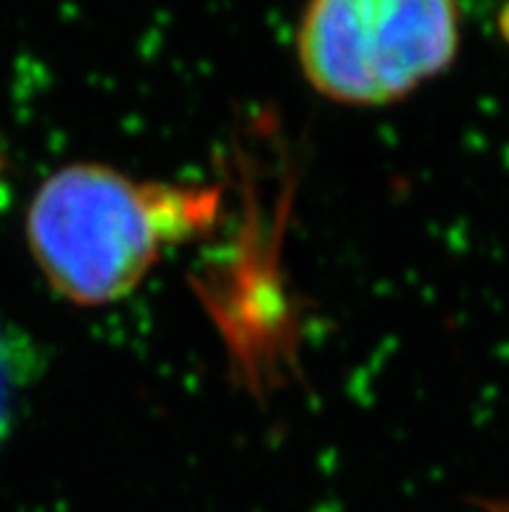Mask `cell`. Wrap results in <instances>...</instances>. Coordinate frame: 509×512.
Listing matches in <instances>:
<instances>
[{"mask_svg":"<svg viewBox=\"0 0 509 512\" xmlns=\"http://www.w3.org/2000/svg\"><path fill=\"white\" fill-rule=\"evenodd\" d=\"M219 203L213 188L76 162L37 188L26 245L52 292L78 307L112 305L136 292L169 250L208 232Z\"/></svg>","mask_w":509,"mask_h":512,"instance_id":"cell-1","label":"cell"},{"mask_svg":"<svg viewBox=\"0 0 509 512\" xmlns=\"http://www.w3.org/2000/svg\"><path fill=\"white\" fill-rule=\"evenodd\" d=\"M460 19V0H307L299 68L330 102L385 107L455 63Z\"/></svg>","mask_w":509,"mask_h":512,"instance_id":"cell-2","label":"cell"},{"mask_svg":"<svg viewBox=\"0 0 509 512\" xmlns=\"http://www.w3.org/2000/svg\"><path fill=\"white\" fill-rule=\"evenodd\" d=\"M37 364V351L24 333L0 323V445L6 440L16 403L26 385L32 383Z\"/></svg>","mask_w":509,"mask_h":512,"instance_id":"cell-3","label":"cell"},{"mask_svg":"<svg viewBox=\"0 0 509 512\" xmlns=\"http://www.w3.org/2000/svg\"><path fill=\"white\" fill-rule=\"evenodd\" d=\"M494 512H509V505H502V502H499V505H494Z\"/></svg>","mask_w":509,"mask_h":512,"instance_id":"cell-4","label":"cell"}]
</instances>
